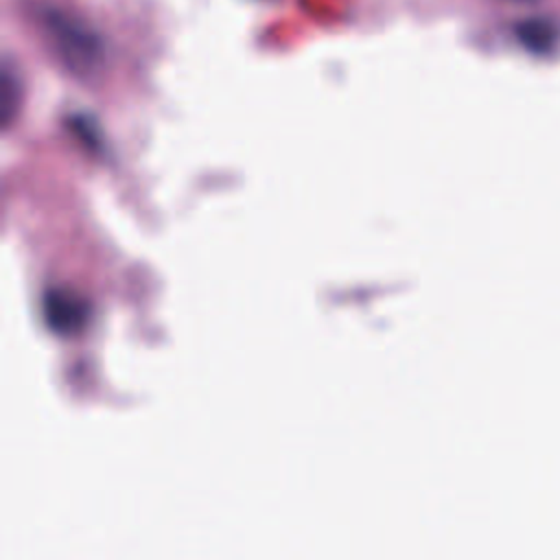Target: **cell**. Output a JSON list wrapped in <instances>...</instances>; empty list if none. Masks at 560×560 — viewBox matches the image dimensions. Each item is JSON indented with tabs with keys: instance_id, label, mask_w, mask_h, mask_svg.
<instances>
[{
	"instance_id": "cell-4",
	"label": "cell",
	"mask_w": 560,
	"mask_h": 560,
	"mask_svg": "<svg viewBox=\"0 0 560 560\" xmlns=\"http://www.w3.org/2000/svg\"><path fill=\"white\" fill-rule=\"evenodd\" d=\"M518 35H521L523 44L538 50V48L553 42V26L549 22H542V20H529V22L521 24Z\"/></svg>"
},
{
	"instance_id": "cell-2",
	"label": "cell",
	"mask_w": 560,
	"mask_h": 560,
	"mask_svg": "<svg viewBox=\"0 0 560 560\" xmlns=\"http://www.w3.org/2000/svg\"><path fill=\"white\" fill-rule=\"evenodd\" d=\"M44 319L50 330L72 335L88 322V304L66 289H52L44 295Z\"/></svg>"
},
{
	"instance_id": "cell-1",
	"label": "cell",
	"mask_w": 560,
	"mask_h": 560,
	"mask_svg": "<svg viewBox=\"0 0 560 560\" xmlns=\"http://www.w3.org/2000/svg\"><path fill=\"white\" fill-rule=\"evenodd\" d=\"M37 26L48 50L68 74L92 81L105 70V39L79 13L61 7H44L37 13Z\"/></svg>"
},
{
	"instance_id": "cell-3",
	"label": "cell",
	"mask_w": 560,
	"mask_h": 560,
	"mask_svg": "<svg viewBox=\"0 0 560 560\" xmlns=\"http://www.w3.org/2000/svg\"><path fill=\"white\" fill-rule=\"evenodd\" d=\"M20 103H22V77L18 72V66L7 57L0 70V116L4 127H9L18 116Z\"/></svg>"
}]
</instances>
